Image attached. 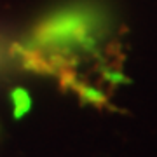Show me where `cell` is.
I'll return each instance as SVG.
<instances>
[{
  "instance_id": "cell-2",
  "label": "cell",
  "mask_w": 157,
  "mask_h": 157,
  "mask_svg": "<svg viewBox=\"0 0 157 157\" xmlns=\"http://www.w3.org/2000/svg\"><path fill=\"white\" fill-rule=\"evenodd\" d=\"M12 105H14V115L16 117H21L25 112H28L30 108V96L26 91L23 89H14L11 94Z\"/></svg>"
},
{
  "instance_id": "cell-1",
  "label": "cell",
  "mask_w": 157,
  "mask_h": 157,
  "mask_svg": "<svg viewBox=\"0 0 157 157\" xmlns=\"http://www.w3.org/2000/svg\"><path fill=\"white\" fill-rule=\"evenodd\" d=\"M105 30V19L98 9L72 6L59 9L11 47V54L26 70L59 78L75 75L73 67L84 54L96 49Z\"/></svg>"
},
{
  "instance_id": "cell-3",
  "label": "cell",
  "mask_w": 157,
  "mask_h": 157,
  "mask_svg": "<svg viewBox=\"0 0 157 157\" xmlns=\"http://www.w3.org/2000/svg\"><path fill=\"white\" fill-rule=\"evenodd\" d=\"M6 56H12V54H11V49H7V47H6V44H4V39L0 37V67H2V63H4Z\"/></svg>"
}]
</instances>
